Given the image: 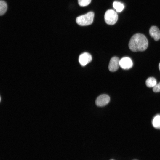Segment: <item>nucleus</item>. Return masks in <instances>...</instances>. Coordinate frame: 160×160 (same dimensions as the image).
<instances>
[{"label":"nucleus","instance_id":"1a4fd4ad","mask_svg":"<svg viewBox=\"0 0 160 160\" xmlns=\"http://www.w3.org/2000/svg\"><path fill=\"white\" fill-rule=\"evenodd\" d=\"M145 84L148 87H153L157 84L156 80L153 77H150L146 81Z\"/></svg>","mask_w":160,"mask_h":160},{"label":"nucleus","instance_id":"6e6552de","mask_svg":"<svg viewBox=\"0 0 160 160\" xmlns=\"http://www.w3.org/2000/svg\"><path fill=\"white\" fill-rule=\"evenodd\" d=\"M149 33L151 36L155 41L159 40L160 39V31L157 27L151 26L150 29Z\"/></svg>","mask_w":160,"mask_h":160},{"label":"nucleus","instance_id":"ddd939ff","mask_svg":"<svg viewBox=\"0 0 160 160\" xmlns=\"http://www.w3.org/2000/svg\"><path fill=\"white\" fill-rule=\"evenodd\" d=\"M91 0H78V3L81 7H85L88 5L91 2Z\"/></svg>","mask_w":160,"mask_h":160},{"label":"nucleus","instance_id":"2eb2a0df","mask_svg":"<svg viewBox=\"0 0 160 160\" xmlns=\"http://www.w3.org/2000/svg\"><path fill=\"white\" fill-rule=\"evenodd\" d=\"M159 69L160 71V63H159Z\"/></svg>","mask_w":160,"mask_h":160},{"label":"nucleus","instance_id":"39448f33","mask_svg":"<svg viewBox=\"0 0 160 160\" xmlns=\"http://www.w3.org/2000/svg\"><path fill=\"white\" fill-rule=\"evenodd\" d=\"M92 60V57L89 53L85 52L80 55L79 58V61L82 66H84L90 63Z\"/></svg>","mask_w":160,"mask_h":160},{"label":"nucleus","instance_id":"20e7f679","mask_svg":"<svg viewBox=\"0 0 160 160\" xmlns=\"http://www.w3.org/2000/svg\"><path fill=\"white\" fill-rule=\"evenodd\" d=\"M110 100V98L108 95L103 94L97 97L95 100V104L98 106L103 107L108 104Z\"/></svg>","mask_w":160,"mask_h":160},{"label":"nucleus","instance_id":"423d86ee","mask_svg":"<svg viewBox=\"0 0 160 160\" xmlns=\"http://www.w3.org/2000/svg\"><path fill=\"white\" fill-rule=\"evenodd\" d=\"M119 66L124 69H129L133 66V62L131 59L128 57H124L119 60Z\"/></svg>","mask_w":160,"mask_h":160},{"label":"nucleus","instance_id":"f257e3e1","mask_svg":"<svg viewBox=\"0 0 160 160\" xmlns=\"http://www.w3.org/2000/svg\"><path fill=\"white\" fill-rule=\"evenodd\" d=\"M148 46V40L144 35L136 33L131 38L129 43V49L133 52L143 51Z\"/></svg>","mask_w":160,"mask_h":160},{"label":"nucleus","instance_id":"7ed1b4c3","mask_svg":"<svg viewBox=\"0 0 160 160\" xmlns=\"http://www.w3.org/2000/svg\"><path fill=\"white\" fill-rule=\"evenodd\" d=\"M118 16L116 12L112 9L106 11L104 15V19L106 23L109 25H113L117 21Z\"/></svg>","mask_w":160,"mask_h":160},{"label":"nucleus","instance_id":"dca6fc26","mask_svg":"<svg viewBox=\"0 0 160 160\" xmlns=\"http://www.w3.org/2000/svg\"></svg>","mask_w":160,"mask_h":160},{"label":"nucleus","instance_id":"9b49d317","mask_svg":"<svg viewBox=\"0 0 160 160\" xmlns=\"http://www.w3.org/2000/svg\"><path fill=\"white\" fill-rule=\"evenodd\" d=\"M113 8L118 12H121L124 8V6L122 3L117 1H114L113 4Z\"/></svg>","mask_w":160,"mask_h":160},{"label":"nucleus","instance_id":"0eeeda50","mask_svg":"<svg viewBox=\"0 0 160 160\" xmlns=\"http://www.w3.org/2000/svg\"><path fill=\"white\" fill-rule=\"evenodd\" d=\"M119 58L116 57H112L110 60L109 65V70L111 72H114L117 71L119 66Z\"/></svg>","mask_w":160,"mask_h":160},{"label":"nucleus","instance_id":"9d476101","mask_svg":"<svg viewBox=\"0 0 160 160\" xmlns=\"http://www.w3.org/2000/svg\"><path fill=\"white\" fill-rule=\"evenodd\" d=\"M7 9V6L6 3L3 0H1L0 1V15H4L6 12Z\"/></svg>","mask_w":160,"mask_h":160},{"label":"nucleus","instance_id":"f03ea898","mask_svg":"<svg viewBox=\"0 0 160 160\" xmlns=\"http://www.w3.org/2000/svg\"><path fill=\"white\" fill-rule=\"evenodd\" d=\"M94 16V14L93 12H89L77 17L76 19V22L79 25H88L92 23Z\"/></svg>","mask_w":160,"mask_h":160},{"label":"nucleus","instance_id":"4468645a","mask_svg":"<svg viewBox=\"0 0 160 160\" xmlns=\"http://www.w3.org/2000/svg\"><path fill=\"white\" fill-rule=\"evenodd\" d=\"M153 91L155 92H160V82L157 84L156 85L153 87Z\"/></svg>","mask_w":160,"mask_h":160},{"label":"nucleus","instance_id":"f8f14e48","mask_svg":"<svg viewBox=\"0 0 160 160\" xmlns=\"http://www.w3.org/2000/svg\"><path fill=\"white\" fill-rule=\"evenodd\" d=\"M153 124L156 128H160V115L155 116L153 121Z\"/></svg>","mask_w":160,"mask_h":160}]
</instances>
